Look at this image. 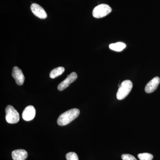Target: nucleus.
Returning <instances> with one entry per match:
<instances>
[{
  "label": "nucleus",
  "instance_id": "nucleus-15",
  "mask_svg": "<svg viewBox=\"0 0 160 160\" xmlns=\"http://www.w3.org/2000/svg\"><path fill=\"white\" fill-rule=\"evenodd\" d=\"M122 160H137L134 156L129 154L122 155Z\"/></svg>",
  "mask_w": 160,
  "mask_h": 160
},
{
  "label": "nucleus",
  "instance_id": "nucleus-12",
  "mask_svg": "<svg viewBox=\"0 0 160 160\" xmlns=\"http://www.w3.org/2000/svg\"><path fill=\"white\" fill-rule=\"evenodd\" d=\"M126 46L125 43L119 42L114 44H110L109 47L112 50L117 52H120L122 51L123 49L126 48Z\"/></svg>",
  "mask_w": 160,
  "mask_h": 160
},
{
  "label": "nucleus",
  "instance_id": "nucleus-1",
  "mask_svg": "<svg viewBox=\"0 0 160 160\" xmlns=\"http://www.w3.org/2000/svg\"><path fill=\"white\" fill-rule=\"evenodd\" d=\"M80 114L78 109H72L62 113L58 119V124L59 126H64L68 125L72 121L77 118Z\"/></svg>",
  "mask_w": 160,
  "mask_h": 160
},
{
  "label": "nucleus",
  "instance_id": "nucleus-14",
  "mask_svg": "<svg viewBox=\"0 0 160 160\" xmlns=\"http://www.w3.org/2000/svg\"><path fill=\"white\" fill-rule=\"evenodd\" d=\"M67 160H79L78 155L74 152H68L66 155Z\"/></svg>",
  "mask_w": 160,
  "mask_h": 160
},
{
  "label": "nucleus",
  "instance_id": "nucleus-4",
  "mask_svg": "<svg viewBox=\"0 0 160 160\" xmlns=\"http://www.w3.org/2000/svg\"><path fill=\"white\" fill-rule=\"evenodd\" d=\"M111 7L106 4H101L95 7L92 11L93 17L100 18L106 16L111 12Z\"/></svg>",
  "mask_w": 160,
  "mask_h": 160
},
{
  "label": "nucleus",
  "instance_id": "nucleus-10",
  "mask_svg": "<svg viewBox=\"0 0 160 160\" xmlns=\"http://www.w3.org/2000/svg\"><path fill=\"white\" fill-rule=\"evenodd\" d=\"M13 160H25L28 157V153L24 149L15 150L12 152Z\"/></svg>",
  "mask_w": 160,
  "mask_h": 160
},
{
  "label": "nucleus",
  "instance_id": "nucleus-13",
  "mask_svg": "<svg viewBox=\"0 0 160 160\" xmlns=\"http://www.w3.org/2000/svg\"><path fill=\"white\" fill-rule=\"evenodd\" d=\"M138 158L140 160H152L153 155L149 153H139L138 155Z\"/></svg>",
  "mask_w": 160,
  "mask_h": 160
},
{
  "label": "nucleus",
  "instance_id": "nucleus-6",
  "mask_svg": "<svg viewBox=\"0 0 160 160\" xmlns=\"http://www.w3.org/2000/svg\"><path fill=\"white\" fill-rule=\"evenodd\" d=\"M78 75L75 72H72L71 74L68 76L66 79L60 83L58 86V89L60 91H62L67 88L71 84L77 79Z\"/></svg>",
  "mask_w": 160,
  "mask_h": 160
},
{
  "label": "nucleus",
  "instance_id": "nucleus-3",
  "mask_svg": "<svg viewBox=\"0 0 160 160\" xmlns=\"http://www.w3.org/2000/svg\"><path fill=\"white\" fill-rule=\"evenodd\" d=\"M6 119L7 122L10 124H15L19 121V114L13 106L8 105L6 107Z\"/></svg>",
  "mask_w": 160,
  "mask_h": 160
},
{
  "label": "nucleus",
  "instance_id": "nucleus-11",
  "mask_svg": "<svg viewBox=\"0 0 160 160\" xmlns=\"http://www.w3.org/2000/svg\"><path fill=\"white\" fill-rule=\"evenodd\" d=\"M65 71V68L63 67H58L52 69L50 72L49 77L51 78L54 79L61 75Z\"/></svg>",
  "mask_w": 160,
  "mask_h": 160
},
{
  "label": "nucleus",
  "instance_id": "nucleus-8",
  "mask_svg": "<svg viewBox=\"0 0 160 160\" xmlns=\"http://www.w3.org/2000/svg\"><path fill=\"white\" fill-rule=\"evenodd\" d=\"M36 110L34 107L32 106L26 107L22 112V118L26 121H30L33 119L35 116Z\"/></svg>",
  "mask_w": 160,
  "mask_h": 160
},
{
  "label": "nucleus",
  "instance_id": "nucleus-9",
  "mask_svg": "<svg viewBox=\"0 0 160 160\" xmlns=\"http://www.w3.org/2000/svg\"><path fill=\"white\" fill-rule=\"evenodd\" d=\"M160 78L156 77L151 80L147 83L145 87V91L147 93H149L153 92L157 89L159 84H160Z\"/></svg>",
  "mask_w": 160,
  "mask_h": 160
},
{
  "label": "nucleus",
  "instance_id": "nucleus-7",
  "mask_svg": "<svg viewBox=\"0 0 160 160\" xmlns=\"http://www.w3.org/2000/svg\"><path fill=\"white\" fill-rule=\"evenodd\" d=\"M12 76L15 80L16 83L19 86H22L24 84L25 77L22 71L17 66L13 67L12 72Z\"/></svg>",
  "mask_w": 160,
  "mask_h": 160
},
{
  "label": "nucleus",
  "instance_id": "nucleus-2",
  "mask_svg": "<svg viewBox=\"0 0 160 160\" xmlns=\"http://www.w3.org/2000/svg\"><path fill=\"white\" fill-rule=\"evenodd\" d=\"M132 88V83L130 80L123 81L120 85L117 93V98L118 100L124 99L128 95Z\"/></svg>",
  "mask_w": 160,
  "mask_h": 160
},
{
  "label": "nucleus",
  "instance_id": "nucleus-5",
  "mask_svg": "<svg viewBox=\"0 0 160 160\" xmlns=\"http://www.w3.org/2000/svg\"><path fill=\"white\" fill-rule=\"evenodd\" d=\"M30 9L33 14L38 18L44 19L47 17V14L45 9L38 4L33 3L32 4Z\"/></svg>",
  "mask_w": 160,
  "mask_h": 160
}]
</instances>
